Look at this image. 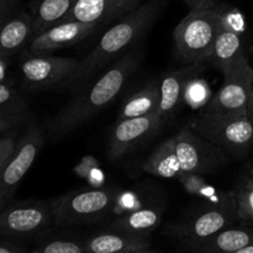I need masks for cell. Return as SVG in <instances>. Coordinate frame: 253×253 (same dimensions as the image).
<instances>
[{
    "mask_svg": "<svg viewBox=\"0 0 253 253\" xmlns=\"http://www.w3.org/2000/svg\"><path fill=\"white\" fill-rule=\"evenodd\" d=\"M16 140L12 136L0 138V168L7 162L16 147Z\"/></svg>",
    "mask_w": 253,
    "mask_h": 253,
    "instance_id": "29",
    "label": "cell"
},
{
    "mask_svg": "<svg viewBox=\"0 0 253 253\" xmlns=\"http://www.w3.org/2000/svg\"><path fill=\"white\" fill-rule=\"evenodd\" d=\"M253 244V227H226L193 247L197 253H230Z\"/></svg>",
    "mask_w": 253,
    "mask_h": 253,
    "instance_id": "18",
    "label": "cell"
},
{
    "mask_svg": "<svg viewBox=\"0 0 253 253\" xmlns=\"http://www.w3.org/2000/svg\"><path fill=\"white\" fill-rule=\"evenodd\" d=\"M2 76H4V63H2L1 57H0V79H2Z\"/></svg>",
    "mask_w": 253,
    "mask_h": 253,
    "instance_id": "38",
    "label": "cell"
},
{
    "mask_svg": "<svg viewBox=\"0 0 253 253\" xmlns=\"http://www.w3.org/2000/svg\"><path fill=\"white\" fill-rule=\"evenodd\" d=\"M43 142L41 128L31 126L16 143L11 157L0 168V211L9 205L21 180L36 161Z\"/></svg>",
    "mask_w": 253,
    "mask_h": 253,
    "instance_id": "7",
    "label": "cell"
},
{
    "mask_svg": "<svg viewBox=\"0 0 253 253\" xmlns=\"http://www.w3.org/2000/svg\"><path fill=\"white\" fill-rule=\"evenodd\" d=\"M230 253H253V244L249 245V246H246V247H244V249L237 250V251L230 252Z\"/></svg>",
    "mask_w": 253,
    "mask_h": 253,
    "instance_id": "37",
    "label": "cell"
},
{
    "mask_svg": "<svg viewBox=\"0 0 253 253\" xmlns=\"http://www.w3.org/2000/svg\"><path fill=\"white\" fill-rule=\"evenodd\" d=\"M236 219H239V216L234 195L231 193V195L222 203H211L207 209L178 225L175 227V234L183 242L193 249L221 230L231 226Z\"/></svg>",
    "mask_w": 253,
    "mask_h": 253,
    "instance_id": "9",
    "label": "cell"
},
{
    "mask_svg": "<svg viewBox=\"0 0 253 253\" xmlns=\"http://www.w3.org/2000/svg\"><path fill=\"white\" fill-rule=\"evenodd\" d=\"M160 81L152 79L142 89L135 91L126 99L118 120L157 113L160 108Z\"/></svg>",
    "mask_w": 253,
    "mask_h": 253,
    "instance_id": "21",
    "label": "cell"
},
{
    "mask_svg": "<svg viewBox=\"0 0 253 253\" xmlns=\"http://www.w3.org/2000/svg\"><path fill=\"white\" fill-rule=\"evenodd\" d=\"M162 220V211L158 208H138L132 211L124 212L113 222L114 230L148 235Z\"/></svg>",
    "mask_w": 253,
    "mask_h": 253,
    "instance_id": "23",
    "label": "cell"
},
{
    "mask_svg": "<svg viewBox=\"0 0 253 253\" xmlns=\"http://www.w3.org/2000/svg\"><path fill=\"white\" fill-rule=\"evenodd\" d=\"M19 100L20 98L14 88L7 84L0 83V106L9 105V104L16 103Z\"/></svg>",
    "mask_w": 253,
    "mask_h": 253,
    "instance_id": "30",
    "label": "cell"
},
{
    "mask_svg": "<svg viewBox=\"0 0 253 253\" xmlns=\"http://www.w3.org/2000/svg\"><path fill=\"white\" fill-rule=\"evenodd\" d=\"M253 84V68L244 56L224 74V84L202 113L226 116H247Z\"/></svg>",
    "mask_w": 253,
    "mask_h": 253,
    "instance_id": "6",
    "label": "cell"
},
{
    "mask_svg": "<svg viewBox=\"0 0 253 253\" xmlns=\"http://www.w3.org/2000/svg\"><path fill=\"white\" fill-rule=\"evenodd\" d=\"M131 253H150V252H146V251H138V252H131Z\"/></svg>",
    "mask_w": 253,
    "mask_h": 253,
    "instance_id": "39",
    "label": "cell"
},
{
    "mask_svg": "<svg viewBox=\"0 0 253 253\" xmlns=\"http://www.w3.org/2000/svg\"><path fill=\"white\" fill-rule=\"evenodd\" d=\"M34 27L32 16L26 12L7 20L0 27V57H6L19 51L30 39L32 40Z\"/></svg>",
    "mask_w": 253,
    "mask_h": 253,
    "instance_id": "20",
    "label": "cell"
},
{
    "mask_svg": "<svg viewBox=\"0 0 253 253\" xmlns=\"http://www.w3.org/2000/svg\"><path fill=\"white\" fill-rule=\"evenodd\" d=\"M204 63H190L182 68L166 72L160 79V108L158 114L167 123L184 103L187 86L204 71Z\"/></svg>",
    "mask_w": 253,
    "mask_h": 253,
    "instance_id": "13",
    "label": "cell"
},
{
    "mask_svg": "<svg viewBox=\"0 0 253 253\" xmlns=\"http://www.w3.org/2000/svg\"><path fill=\"white\" fill-rule=\"evenodd\" d=\"M142 168L148 174L160 178H178L182 174L173 136L162 141L153 150V152L143 162Z\"/></svg>",
    "mask_w": 253,
    "mask_h": 253,
    "instance_id": "19",
    "label": "cell"
},
{
    "mask_svg": "<svg viewBox=\"0 0 253 253\" xmlns=\"http://www.w3.org/2000/svg\"><path fill=\"white\" fill-rule=\"evenodd\" d=\"M123 5L124 0H77L62 22L81 21L101 27L123 16Z\"/></svg>",
    "mask_w": 253,
    "mask_h": 253,
    "instance_id": "16",
    "label": "cell"
},
{
    "mask_svg": "<svg viewBox=\"0 0 253 253\" xmlns=\"http://www.w3.org/2000/svg\"><path fill=\"white\" fill-rule=\"evenodd\" d=\"M142 58L143 49L136 46L131 51L125 52L93 85L77 94L76 98L49 123L48 131L52 140H61L93 118L101 109L106 108L127 85Z\"/></svg>",
    "mask_w": 253,
    "mask_h": 253,
    "instance_id": "1",
    "label": "cell"
},
{
    "mask_svg": "<svg viewBox=\"0 0 253 253\" xmlns=\"http://www.w3.org/2000/svg\"><path fill=\"white\" fill-rule=\"evenodd\" d=\"M163 125L165 123L158 111L150 115L118 120L109 140V160L114 162L123 158L143 141L155 135Z\"/></svg>",
    "mask_w": 253,
    "mask_h": 253,
    "instance_id": "12",
    "label": "cell"
},
{
    "mask_svg": "<svg viewBox=\"0 0 253 253\" xmlns=\"http://www.w3.org/2000/svg\"><path fill=\"white\" fill-rule=\"evenodd\" d=\"M211 99L210 89L204 81L197 77L187 86L184 96V103L192 108H204Z\"/></svg>",
    "mask_w": 253,
    "mask_h": 253,
    "instance_id": "26",
    "label": "cell"
},
{
    "mask_svg": "<svg viewBox=\"0 0 253 253\" xmlns=\"http://www.w3.org/2000/svg\"><path fill=\"white\" fill-rule=\"evenodd\" d=\"M189 127L234 157H245L253 147V121L249 116L200 113Z\"/></svg>",
    "mask_w": 253,
    "mask_h": 253,
    "instance_id": "4",
    "label": "cell"
},
{
    "mask_svg": "<svg viewBox=\"0 0 253 253\" xmlns=\"http://www.w3.org/2000/svg\"><path fill=\"white\" fill-rule=\"evenodd\" d=\"M34 253H86L84 242L69 239H53L40 245Z\"/></svg>",
    "mask_w": 253,
    "mask_h": 253,
    "instance_id": "27",
    "label": "cell"
},
{
    "mask_svg": "<svg viewBox=\"0 0 253 253\" xmlns=\"http://www.w3.org/2000/svg\"><path fill=\"white\" fill-rule=\"evenodd\" d=\"M222 25L224 12L219 7L190 11L173 32L178 57L187 64L209 62Z\"/></svg>",
    "mask_w": 253,
    "mask_h": 253,
    "instance_id": "3",
    "label": "cell"
},
{
    "mask_svg": "<svg viewBox=\"0 0 253 253\" xmlns=\"http://www.w3.org/2000/svg\"><path fill=\"white\" fill-rule=\"evenodd\" d=\"M247 116L253 121V84H252V90H251V96H250V103H249V109H247Z\"/></svg>",
    "mask_w": 253,
    "mask_h": 253,
    "instance_id": "35",
    "label": "cell"
},
{
    "mask_svg": "<svg viewBox=\"0 0 253 253\" xmlns=\"http://www.w3.org/2000/svg\"><path fill=\"white\" fill-rule=\"evenodd\" d=\"M244 56H246V53L241 36L234 27H231L224 12V25L215 41L209 62L222 74H225Z\"/></svg>",
    "mask_w": 253,
    "mask_h": 253,
    "instance_id": "17",
    "label": "cell"
},
{
    "mask_svg": "<svg viewBox=\"0 0 253 253\" xmlns=\"http://www.w3.org/2000/svg\"><path fill=\"white\" fill-rule=\"evenodd\" d=\"M52 225L56 224L51 200L7 205L0 211V234L35 235L46 231Z\"/></svg>",
    "mask_w": 253,
    "mask_h": 253,
    "instance_id": "11",
    "label": "cell"
},
{
    "mask_svg": "<svg viewBox=\"0 0 253 253\" xmlns=\"http://www.w3.org/2000/svg\"><path fill=\"white\" fill-rule=\"evenodd\" d=\"M240 220L253 221V175L244 177L232 192Z\"/></svg>",
    "mask_w": 253,
    "mask_h": 253,
    "instance_id": "25",
    "label": "cell"
},
{
    "mask_svg": "<svg viewBox=\"0 0 253 253\" xmlns=\"http://www.w3.org/2000/svg\"><path fill=\"white\" fill-rule=\"evenodd\" d=\"M99 27V25L81 21L61 22L34 37L30 42V52L43 54L74 46L93 35Z\"/></svg>",
    "mask_w": 253,
    "mask_h": 253,
    "instance_id": "14",
    "label": "cell"
},
{
    "mask_svg": "<svg viewBox=\"0 0 253 253\" xmlns=\"http://www.w3.org/2000/svg\"><path fill=\"white\" fill-rule=\"evenodd\" d=\"M162 7V0H150L138 5L132 11L120 17L113 27L101 36L93 51L79 62L73 76L63 84L72 91L82 90L94 74L108 66L111 61L131 47L137 46L138 41L145 36L156 21Z\"/></svg>",
    "mask_w": 253,
    "mask_h": 253,
    "instance_id": "2",
    "label": "cell"
},
{
    "mask_svg": "<svg viewBox=\"0 0 253 253\" xmlns=\"http://www.w3.org/2000/svg\"><path fill=\"white\" fill-rule=\"evenodd\" d=\"M17 0H0V27L9 20L10 12L14 9Z\"/></svg>",
    "mask_w": 253,
    "mask_h": 253,
    "instance_id": "33",
    "label": "cell"
},
{
    "mask_svg": "<svg viewBox=\"0 0 253 253\" xmlns=\"http://www.w3.org/2000/svg\"><path fill=\"white\" fill-rule=\"evenodd\" d=\"M116 198L115 190L104 187L73 190L54 198L51 200L54 224L69 226L99 221L115 207Z\"/></svg>",
    "mask_w": 253,
    "mask_h": 253,
    "instance_id": "5",
    "label": "cell"
},
{
    "mask_svg": "<svg viewBox=\"0 0 253 253\" xmlns=\"http://www.w3.org/2000/svg\"><path fill=\"white\" fill-rule=\"evenodd\" d=\"M98 166H99L98 162H96L91 156H88V157L84 158V160L77 166L76 172L78 175H81V177H85L86 179H88L89 174H91V170L98 168Z\"/></svg>",
    "mask_w": 253,
    "mask_h": 253,
    "instance_id": "31",
    "label": "cell"
},
{
    "mask_svg": "<svg viewBox=\"0 0 253 253\" xmlns=\"http://www.w3.org/2000/svg\"><path fill=\"white\" fill-rule=\"evenodd\" d=\"M76 1L77 0H40L32 16V39L63 21L73 9Z\"/></svg>",
    "mask_w": 253,
    "mask_h": 253,
    "instance_id": "22",
    "label": "cell"
},
{
    "mask_svg": "<svg viewBox=\"0 0 253 253\" xmlns=\"http://www.w3.org/2000/svg\"><path fill=\"white\" fill-rule=\"evenodd\" d=\"M0 253H22L20 250L12 249L9 246H0Z\"/></svg>",
    "mask_w": 253,
    "mask_h": 253,
    "instance_id": "36",
    "label": "cell"
},
{
    "mask_svg": "<svg viewBox=\"0 0 253 253\" xmlns=\"http://www.w3.org/2000/svg\"><path fill=\"white\" fill-rule=\"evenodd\" d=\"M173 138L182 173L210 174L227 163L224 151L205 140L189 126L180 128L173 135Z\"/></svg>",
    "mask_w": 253,
    "mask_h": 253,
    "instance_id": "8",
    "label": "cell"
},
{
    "mask_svg": "<svg viewBox=\"0 0 253 253\" xmlns=\"http://www.w3.org/2000/svg\"><path fill=\"white\" fill-rule=\"evenodd\" d=\"M78 58L57 57L49 53L35 54L30 52L20 64L26 88L43 90L56 85H63L76 72Z\"/></svg>",
    "mask_w": 253,
    "mask_h": 253,
    "instance_id": "10",
    "label": "cell"
},
{
    "mask_svg": "<svg viewBox=\"0 0 253 253\" xmlns=\"http://www.w3.org/2000/svg\"><path fill=\"white\" fill-rule=\"evenodd\" d=\"M83 242L86 253H131L146 251L151 244L148 235L133 234L121 230L96 234Z\"/></svg>",
    "mask_w": 253,
    "mask_h": 253,
    "instance_id": "15",
    "label": "cell"
},
{
    "mask_svg": "<svg viewBox=\"0 0 253 253\" xmlns=\"http://www.w3.org/2000/svg\"><path fill=\"white\" fill-rule=\"evenodd\" d=\"M26 118V106L21 100L0 106V133L17 125Z\"/></svg>",
    "mask_w": 253,
    "mask_h": 253,
    "instance_id": "28",
    "label": "cell"
},
{
    "mask_svg": "<svg viewBox=\"0 0 253 253\" xmlns=\"http://www.w3.org/2000/svg\"><path fill=\"white\" fill-rule=\"evenodd\" d=\"M141 1H142V0H124L123 16H124V15L127 14V12L132 11L133 9H136V7L140 5Z\"/></svg>",
    "mask_w": 253,
    "mask_h": 253,
    "instance_id": "34",
    "label": "cell"
},
{
    "mask_svg": "<svg viewBox=\"0 0 253 253\" xmlns=\"http://www.w3.org/2000/svg\"><path fill=\"white\" fill-rule=\"evenodd\" d=\"M178 179L182 183L183 188L188 194L209 199L215 204L222 203L231 195V193H229V194H222L221 193V195H217V190L204 179V175L197 174V173H182L178 177Z\"/></svg>",
    "mask_w": 253,
    "mask_h": 253,
    "instance_id": "24",
    "label": "cell"
},
{
    "mask_svg": "<svg viewBox=\"0 0 253 253\" xmlns=\"http://www.w3.org/2000/svg\"><path fill=\"white\" fill-rule=\"evenodd\" d=\"M183 1L190 7V11H202L216 6L215 0H183Z\"/></svg>",
    "mask_w": 253,
    "mask_h": 253,
    "instance_id": "32",
    "label": "cell"
}]
</instances>
